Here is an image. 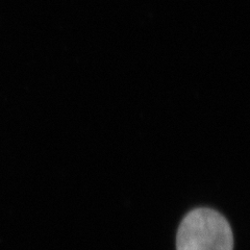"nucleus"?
<instances>
[{"label":"nucleus","mask_w":250,"mask_h":250,"mask_svg":"<svg viewBox=\"0 0 250 250\" xmlns=\"http://www.w3.org/2000/svg\"><path fill=\"white\" fill-rule=\"evenodd\" d=\"M177 250H233L232 230L228 220L213 208H195L179 225Z\"/></svg>","instance_id":"f257e3e1"}]
</instances>
